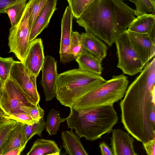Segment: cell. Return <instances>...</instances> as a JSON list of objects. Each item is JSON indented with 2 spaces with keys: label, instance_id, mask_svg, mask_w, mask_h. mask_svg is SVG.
I'll return each mask as SVG.
<instances>
[{
  "label": "cell",
  "instance_id": "obj_1",
  "mask_svg": "<svg viewBox=\"0 0 155 155\" xmlns=\"http://www.w3.org/2000/svg\"><path fill=\"white\" fill-rule=\"evenodd\" d=\"M144 66L120 103L124 128L142 143L155 137V129L149 120L155 117V57Z\"/></svg>",
  "mask_w": 155,
  "mask_h": 155
},
{
  "label": "cell",
  "instance_id": "obj_2",
  "mask_svg": "<svg viewBox=\"0 0 155 155\" xmlns=\"http://www.w3.org/2000/svg\"><path fill=\"white\" fill-rule=\"evenodd\" d=\"M134 10L122 0H94L76 18L85 32L94 35L111 46L135 18Z\"/></svg>",
  "mask_w": 155,
  "mask_h": 155
},
{
  "label": "cell",
  "instance_id": "obj_3",
  "mask_svg": "<svg viewBox=\"0 0 155 155\" xmlns=\"http://www.w3.org/2000/svg\"><path fill=\"white\" fill-rule=\"evenodd\" d=\"M65 118L68 128L74 129L80 138L93 141L104 134L111 133L118 121L113 105H105L79 110L70 108Z\"/></svg>",
  "mask_w": 155,
  "mask_h": 155
},
{
  "label": "cell",
  "instance_id": "obj_4",
  "mask_svg": "<svg viewBox=\"0 0 155 155\" xmlns=\"http://www.w3.org/2000/svg\"><path fill=\"white\" fill-rule=\"evenodd\" d=\"M106 81L101 76L79 68L68 70L58 75L56 97L61 104L70 108L78 99Z\"/></svg>",
  "mask_w": 155,
  "mask_h": 155
},
{
  "label": "cell",
  "instance_id": "obj_5",
  "mask_svg": "<svg viewBox=\"0 0 155 155\" xmlns=\"http://www.w3.org/2000/svg\"><path fill=\"white\" fill-rule=\"evenodd\" d=\"M129 83L124 74L114 75L110 79L86 94L77 101L73 107L82 110L105 105H113L121 99Z\"/></svg>",
  "mask_w": 155,
  "mask_h": 155
},
{
  "label": "cell",
  "instance_id": "obj_6",
  "mask_svg": "<svg viewBox=\"0 0 155 155\" xmlns=\"http://www.w3.org/2000/svg\"><path fill=\"white\" fill-rule=\"evenodd\" d=\"M30 2L28 0L22 15L15 25L9 29L8 45L9 52L13 53L20 61L23 63L30 42L29 25Z\"/></svg>",
  "mask_w": 155,
  "mask_h": 155
},
{
  "label": "cell",
  "instance_id": "obj_7",
  "mask_svg": "<svg viewBox=\"0 0 155 155\" xmlns=\"http://www.w3.org/2000/svg\"><path fill=\"white\" fill-rule=\"evenodd\" d=\"M114 43L118 58L117 67L130 76L140 72L145 65L133 47L126 30L116 37Z\"/></svg>",
  "mask_w": 155,
  "mask_h": 155
},
{
  "label": "cell",
  "instance_id": "obj_8",
  "mask_svg": "<svg viewBox=\"0 0 155 155\" xmlns=\"http://www.w3.org/2000/svg\"><path fill=\"white\" fill-rule=\"evenodd\" d=\"M9 77L19 87L28 101L36 106L40 97L36 85L37 77L20 61H15L12 66Z\"/></svg>",
  "mask_w": 155,
  "mask_h": 155
},
{
  "label": "cell",
  "instance_id": "obj_9",
  "mask_svg": "<svg viewBox=\"0 0 155 155\" xmlns=\"http://www.w3.org/2000/svg\"><path fill=\"white\" fill-rule=\"evenodd\" d=\"M22 106H35L27 99L18 85L9 77L3 84L0 98V110L3 116L22 111Z\"/></svg>",
  "mask_w": 155,
  "mask_h": 155
},
{
  "label": "cell",
  "instance_id": "obj_10",
  "mask_svg": "<svg viewBox=\"0 0 155 155\" xmlns=\"http://www.w3.org/2000/svg\"><path fill=\"white\" fill-rule=\"evenodd\" d=\"M57 61L50 55L46 56L41 68L40 84L43 88L45 101H50L56 96V86L58 74Z\"/></svg>",
  "mask_w": 155,
  "mask_h": 155
},
{
  "label": "cell",
  "instance_id": "obj_11",
  "mask_svg": "<svg viewBox=\"0 0 155 155\" xmlns=\"http://www.w3.org/2000/svg\"><path fill=\"white\" fill-rule=\"evenodd\" d=\"M131 43L144 65L155 54V41L147 33H141L126 30Z\"/></svg>",
  "mask_w": 155,
  "mask_h": 155
},
{
  "label": "cell",
  "instance_id": "obj_12",
  "mask_svg": "<svg viewBox=\"0 0 155 155\" xmlns=\"http://www.w3.org/2000/svg\"><path fill=\"white\" fill-rule=\"evenodd\" d=\"M72 12L67 6L61 21V33L59 54L60 61L63 64L68 63L73 59L70 52V45L72 32Z\"/></svg>",
  "mask_w": 155,
  "mask_h": 155
},
{
  "label": "cell",
  "instance_id": "obj_13",
  "mask_svg": "<svg viewBox=\"0 0 155 155\" xmlns=\"http://www.w3.org/2000/svg\"><path fill=\"white\" fill-rule=\"evenodd\" d=\"M45 57L42 40L36 38L30 42L23 64L37 77L43 65Z\"/></svg>",
  "mask_w": 155,
  "mask_h": 155
},
{
  "label": "cell",
  "instance_id": "obj_14",
  "mask_svg": "<svg viewBox=\"0 0 155 155\" xmlns=\"http://www.w3.org/2000/svg\"><path fill=\"white\" fill-rule=\"evenodd\" d=\"M110 145L113 155H136L134 149V137L120 129L112 131Z\"/></svg>",
  "mask_w": 155,
  "mask_h": 155
},
{
  "label": "cell",
  "instance_id": "obj_15",
  "mask_svg": "<svg viewBox=\"0 0 155 155\" xmlns=\"http://www.w3.org/2000/svg\"><path fill=\"white\" fill-rule=\"evenodd\" d=\"M57 0H48L37 18L30 32V42L36 38L44 29L47 27L50 19L56 9Z\"/></svg>",
  "mask_w": 155,
  "mask_h": 155
},
{
  "label": "cell",
  "instance_id": "obj_16",
  "mask_svg": "<svg viewBox=\"0 0 155 155\" xmlns=\"http://www.w3.org/2000/svg\"><path fill=\"white\" fill-rule=\"evenodd\" d=\"M127 29L137 33L147 34L155 41V15L146 13L137 16Z\"/></svg>",
  "mask_w": 155,
  "mask_h": 155
},
{
  "label": "cell",
  "instance_id": "obj_17",
  "mask_svg": "<svg viewBox=\"0 0 155 155\" xmlns=\"http://www.w3.org/2000/svg\"><path fill=\"white\" fill-rule=\"evenodd\" d=\"M81 34L84 49L102 62L107 55L108 46L94 35L86 32Z\"/></svg>",
  "mask_w": 155,
  "mask_h": 155
},
{
  "label": "cell",
  "instance_id": "obj_18",
  "mask_svg": "<svg viewBox=\"0 0 155 155\" xmlns=\"http://www.w3.org/2000/svg\"><path fill=\"white\" fill-rule=\"evenodd\" d=\"M61 138L63 147L69 155H87L88 153L81 143L80 138L74 133L73 129L63 131Z\"/></svg>",
  "mask_w": 155,
  "mask_h": 155
},
{
  "label": "cell",
  "instance_id": "obj_19",
  "mask_svg": "<svg viewBox=\"0 0 155 155\" xmlns=\"http://www.w3.org/2000/svg\"><path fill=\"white\" fill-rule=\"evenodd\" d=\"M24 124L17 122L11 131L5 144L2 155L17 147L24 149L27 143L24 134Z\"/></svg>",
  "mask_w": 155,
  "mask_h": 155
},
{
  "label": "cell",
  "instance_id": "obj_20",
  "mask_svg": "<svg viewBox=\"0 0 155 155\" xmlns=\"http://www.w3.org/2000/svg\"><path fill=\"white\" fill-rule=\"evenodd\" d=\"M61 150L55 141L38 139L33 143L27 155H59Z\"/></svg>",
  "mask_w": 155,
  "mask_h": 155
},
{
  "label": "cell",
  "instance_id": "obj_21",
  "mask_svg": "<svg viewBox=\"0 0 155 155\" xmlns=\"http://www.w3.org/2000/svg\"><path fill=\"white\" fill-rule=\"evenodd\" d=\"M75 60L79 68L101 76L103 69L101 62L84 49Z\"/></svg>",
  "mask_w": 155,
  "mask_h": 155
},
{
  "label": "cell",
  "instance_id": "obj_22",
  "mask_svg": "<svg viewBox=\"0 0 155 155\" xmlns=\"http://www.w3.org/2000/svg\"><path fill=\"white\" fill-rule=\"evenodd\" d=\"M66 121L65 118H61L59 112L54 108L51 109L47 116L45 122L46 131L50 135L56 134L61 124Z\"/></svg>",
  "mask_w": 155,
  "mask_h": 155
},
{
  "label": "cell",
  "instance_id": "obj_23",
  "mask_svg": "<svg viewBox=\"0 0 155 155\" xmlns=\"http://www.w3.org/2000/svg\"><path fill=\"white\" fill-rule=\"evenodd\" d=\"M28 0H21L6 10L5 13L8 16L11 27L16 25L20 20L25 8Z\"/></svg>",
  "mask_w": 155,
  "mask_h": 155
},
{
  "label": "cell",
  "instance_id": "obj_24",
  "mask_svg": "<svg viewBox=\"0 0 155 155\" xmlns=\"http://www.w3.org/2000/svg\"><path fill=\"white\" fill-rule=\"evenodd\" d=\"M17 122L4 117L0 120V155L2 153L10 133Z\"/></svg>",
  "mask_w": 155,
  "mask_h": 155
},
{
  "label": "cell",
  "instance_id": "obj_25",
  "mask_svg": "<svg viewBox=\"0 0 155 155\" xmlns=\"http://www.w3.org/2000/svg\"><path fill=\"white\" fill-rule=\"evenodd\" d=\"M24 130L26 142L35 135L41 137L42 132L45 127V121L44 118L37 123L32 125L24 124Z\"/></svg>",
  "mask_w": 155,
  "mask_h": 155
},
{
  "label": "cell",
  "instance_id": "obj_26",
  "mask_svg": "<svg viewBox=\"0 0 155 155\" xmlns=\"http://www.w3.org/2000/svg\"><path fill=\"white\" fill-rule=\"evenodd\" d=\"M84 50L82 35L77 31H73L70 45V52L73 59L77 58Z\"/></svg>",
  "mask_w": 155,
  "mask_h": 155
},
{
  "label": "cell",
  "instance_id": "obj_27",
  "mask_svg": "<svg viewBox=\"0 0 155 155\" xmlns=\"http://www.w3.org/2000/svg\"><path fill=\"white\" fill-rule=\"evenodd\" d=\"M30 2L29 10V25L31 29L38 15L48 0H29Z\"/></svg>",
  "mask_w": 155,
  "mask_h": 155
},
{
  "label": "cell",
  "instance_id": "obj_28",
  "mask_svg": "<svg viewBox=\"0 0 155 155\" xmlns=\"http://www.w3.org/2000/svg\"><path fill=\"white\" fill-rule=\"evenodd\" d=\"M94 0H67L73 15L75 18H78L87 7Z\"/></svg>",
  "mask_w": 155,
  "mask_h": 155
},
{
  "label": "cell",
  "instance_id": "obj_29",
  "mask_svg": "<svg viewBox=\"0 0 155 155\" xmlns=\"http://www.w3.org/2000/svg\"><path fill=\"white\" fill-rule=\"evenodd\" d=\"M135 15L138 16L147 12L155 14V6L150 0H136Z\"/></svg>",
  "mask_w": 155,
  "mask_h": 155
},
{
  "label": "cell",
  "instance_id": "obj_30",
  "mask_svg": "<svg viewBox=\"0 0 155 155\" xmlns=\"http://www.w3.org/2000/svg\"><path fill=\"white\" fill-rule=\"evenodd\" d=\"M15 61L12 57H0V78L3 84L9 77L11 69Z\"/></svg>",
  "mask_w": 155,
  "mask_h": 155
},
{
  "label": "cell",
  "instance_id": "obj_31",
  "mask_svg": "<svg viewBox=\"0 0 155 155\" xmlns=\"http://www.w3.org/2000/svg\"><path fill=\"white\" fill-rule=\"evenodd\" d=\"M5 117L13 119L18 122L30 125L37 123L39 121L34 119L30 115L23 111L15 113L6 116Z\"/></svg>",
  "mask_w": 155,
  "mask_h": 155
},
{
  "label": "cell",
  "instance_id": "obj_32",
  "mask_svg": "<svg viewBox=\"0 0 155 155\" xmlns=\"http://www.w3.org/2000/svg\"><path fill=\"white\" fill-rule=\"evenodd\" d=\"M20 109L21 111L27 113L38 120H39L44 116V111L40 107L39 103L35 106H21Z\"/></svg>",
  "mask_w": 155,
  "mask_h": 155
},
{
  "label": "cell",
  "instance_id": "obj_33",
  "mask_svg": "<svg viewBox=\"0 0 155 155\" xmlns=\"http://www.w3.org/2000/svg\"><path fill=\"white\" fill-rule=\"evenodd\" d=\"M142 143L147 155H155V137L147 142Z\"/></svg>",
  "mask_w": 155,
  "mask_h": 155
},
{
  "label": "cell",
  "instance_id": "obj_34",
  "mask_svg": "<svg viewBox=\"0 0 155 155\" xmlns=\"http://www.w3.org/2000/svg\"><path fill=\"white\" fill-rule=\"evenodd\" d=\"M21 0H0V14L4 13L6 10L10 6L18 3Z\"/></svg>",
  "mask_w": 155,
  "mask_h": 155
},
{
  "label": "cell",
  "instance_id": "obj_35",
  "mask_svg": "<svg viewBox=\"0 0 155 155\" xmlns=\"http://www.w3.org/2000/svg\"><path fill=\"white\" fill-rule=\"evenodd\" d=\"M101 154L102 155H113L111 148L105 142L101 143L99 145Z\"/></svg>",
  "mask_w": 155,
  "mask_h": 155
},
{
  "label": "cell",
  "instance_id": "obj_36",
  "mask_svg": "<svg viewBox=\"0 0 155 155\" xmlns=\"http://www.w3.org/2000/svg\"><path fill=\"white\" fill-rule=\"evenodd\" d=\"M24 149L21 147H17L14 149L6 153L5 155H19Z\"/></svg>",
  "mask_w": 155,
  "mask_h": 155
},
{
  "label": "cell",
  "instance_id": "obj_37",
  "mask_svg": "<svg viewBox=\"0 0 155 155\" xmlns=\"http://www.w3.org/2000/svg\"><path fill=\"white\" fill-rule=\"evenodd\" d=\"M3 87V84L1 81V80L0 78V98L1 97V94L2 92V91Z\"/></svg>",
  "mask_w": 155,
  "mask_h": 155
},
{
  "label": "cell",
  "instance_id": "obj_38",
  "mask_svg": "<svg viewBox=\"0 0 155 155\" xmlns=\"http://www.w3.org/2000/svg\"><path fill=\"white\" fill-rule=\"evenodd\" d=\"M4 117L3 116L2 113L0 110V120Z\"/></svg>",
  "mask_w": 155,
  "mask_h": 155
},
{
  "label": "cell",
  "instance_id": "obj_39",
  "mask_svg": "<svg viewBox=\"0 0 155 155\" xmlns=\"http://www.w3.org/2000/svg\"><path fill=\"white\" fill-rule=\"evenodd\" d=\"M153 4L155 6V0H150Z\"/></svg>",
  "mask_w": 155,
  "mask_h": 155
}]
</instances>
